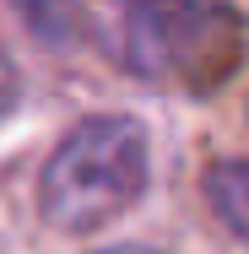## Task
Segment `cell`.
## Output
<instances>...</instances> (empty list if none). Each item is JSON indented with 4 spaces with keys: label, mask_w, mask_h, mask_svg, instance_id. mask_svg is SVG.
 <instances>
[{
    "label": "cell",
    "mask_w": 249,
    "mask_h": 254,
    "mask_svg": "<svg viewBox=\"0 0 249 254\" xmlns=\"http://www.w3.org/2000/svg\"><path fill=\"white\" fill-rule=\"evenodd\" d=\"M152 184V135L136 114H87L38 168V216L87 238L119 222Z\"/></svg>",
    "instance_id": "cell-1"
},
{
    "label": "cell",
    "mask_w": 249,
    "mask_h": 254,
    "mask_svg": "<svg viewBox=\"0 0 249 254\" xmlns=\"http://www.w3.org/2000/svg\"><path fill=\"white\" fill-rule=\"evenodd\" d=\"M16 98H22V81H16V65L0 54V119L16 108Z\"/></svg>",
    "instance_id": "cell-4"
},
{
    "label": "cell",
    "mask_w": 249,
    "mask_h": 254,
    "mask_svg": "<svg viewBox=\"0 0 249 254\" xmlns=\"http://www.w3.org/2000/svg\"><path fill=\"white\" fill-rule=\"evenodd\" d=\"M244 16L233 5H200V0H141L119 11L114 54L130 76L211 92L222 76L244 65Z\"/></svg>",
    "instance_id": "cell-2"
},
{
    "label": "cell",
    "mask_w": 249,
    "mask_h": 254,
    "mask_svg": "<svg viewBox=\"0 0 249 254\" xmlns=\"http://www.w3.org/2000/svg\"><path fill=\"white\" fill-rule=\"evenodd\" d=\"M200 190H206V205L217 211V222L249 249V157L211 162L206 179H200Z\"/></svg>",
    "instance_id": "cell-3"
},
{
    "label": "cell",
    "mask_w": 249,
    "mask_h": 254,
    "mask_svg": "<svg viewBox=\"0 0 249 254\" xmlns=\"http://www.w3.org/2000/svg\"><path fill=\"white\" fill-rule=\"evenodd\" d=\"M108 254H157V249H108Z\"/></svg>",
    "instance_id": "cell-5"
}]
</instances>
